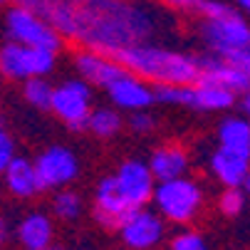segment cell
<instances>
[{
    "instance_id": "21",
    "label": "cell",
    "mask_w": 250,
    "mask_h": 250,
    "mask_svg": "<svg viewBox=\"0 0 250 250\" xmlns=\"http://www.w3.org/2000/svg\"><path fill=\"white\" fill-rule=\"evenodd\" d=\"M221 146L250 156V119L248 117H226L218 126Z\"/></svg>"
},
{
    "instance_id": "22",
    "label": "cell",
    "mask_w": 250,
    "mask_h": 250,
    "mask_svg": "<svg viewBox=\"0 0 250 250\" xmlns=\"http://www.w3.org/2000/svg\"><path fill=\"white\" fill-rule=\"evenodd\" d=\"M122 117L117 109H109V106H97V109H89L87 114V129L99 136V139H112L122 131Z\"/></svg>"
},
{
    "instance_id": "31",
    "label": "cell",
    "mask_w": 250,
    "mask_h": 250,
    "mask_svg": "<svg viewBox=\"0 0 250 250\" xmlns=\"http://www.w3.org/2000/svg\"><path fill=\"white\" fill-rule=\"evenodd\" d=\"M161 3H164L166 8H173V10L186 13V10H198L201 0H161Z\"/></svg>"
},
{
    "instance_id": "16",
    "label": "cell",
    "mask_w": 250,
    "mask_h": 250,
    "mask_svg": "<svg viewBox=\"0 0 250 250\" xmlns=\"http://www.w3.org/2000/svg\"><path fill=\"white\" fill-rule=\"evenodd\" d=\"M235 97L230 89L213 84L206 80H196L186 87V106L196 112H226L235 104Z\"/></svg>"
},
{
    "instance_id": "9",
    "label": "cell",
    "mask_w": 250,
    "mask_h": 250,
    "mask_svg": "<svg viewBox=\"0 0 250 250\" xmlns=\"http://www.w3.org/2000/svg\"><path fill=\"white\" fill-rule=\"evenodd\" d=\"M32 164H35V173H38L40 191L62 188L67 184H72L80 176V161H77L75 151L62 146V144L45 149Z\"/></svg>"
},
{
    "instance_id": "24",
    "label": "cell",
    "mask_w": 250,
    "mask_h": 250,
    "mask_svg": "<svg viewBox=\"0 0 250 250\" xmlns=\"http://www.w3.org/2000/svg\"><path fill=\"white\" fill-rule=\"evenodd\" d=\"M22 97L30 106H35L38 112H50L52 104V84L47 82V77H30L25 80L22 87Z\"/></svg>"
},
{
    "instance_id": "35",
    "label": "cell",
    "mask_w": 250,
    "mask_h": 250,
    "mask_svg": "<svg viewBox=\"0 0 250 250\" xmlns=\"http://www.w3.org/2000/svg\"><path fill=\"white\" fill-rule=\"evenodd\" d=\"M240 188L245 191V196H250V168H248V173L243 176V181H240Z\"/></svg>"
},
{
    "instance_id": "25",
    "label": "cell",
    "mask_w": 250,
    "mask_h": 250,
    "mask_svg": "<svg viewBox=\"0 0 250 250\" xmlns=\"http://www.w3.org/2000/svg\"><path fill=\"white\" fill-rule=\"evenodd\" d=\"M245 191L240 186H226L221 198H218V210L223 213L226 218H238L240 213L245 210Z\"/></svg>"
},
{
    "instance_id": "6",
    "label": "cell",
    "mask_w": 250,
    "mask_h": 250,
    "mask_svg": "<svg viewBox=\"0 0 250 250\" xmlns=\"http://www.w3.org/2000/svg\"><path fill=\"white\" fill-rule=\"evenodd\" d=\"M201 38L206 47L213 55H230L238 47H245L250 40V25L248 18H243L235 8L226 10L223 15L216 18H203L201 22Z\"/></svg>"
},
{
    "instance_id": "10",
    "label": "cell",
    "mask_w": 250,
    "mask_h": 250,
    "mask_svg": "<svg viewBox=\"0 0 250 250\" xmlns=\"http://www.w3.org/2000/svg\"><path fill=\"white\" fill-rule=\"evenodd\" d=\"M114 184H117V191L126 201L129 208H141L151 201L156 178H154L146 161L126 159L119 164V168L114 173Z\"/></svg>"
},
{
    "instance_id": "1",
    "label": "cell",
    "mask_w": 250,
    "mask_h": 250,
    "mask_svg": "<svg viewBox=\"0 0 250 250\" xmlns=\"http://www.w3.org/2000/svg\"><path fill=\"white\" fill-rule=\"evenodd\" d=\"M156 30L159 15L144 0H84L77 5L75 40L109 57L131 45L149 42Z\"/></svg>"
},
{
    "instance_id": "19",
    "label": "cell",
    "mask_w": 250,
    "mask_h": 250,
    "mask_svg": "<svg viewBox=\"0 0 250 250\" xmlns=\"http://www.w3.org/2000/svg\"><path fill=\"white\" fill-rule=\"evenodd\" d=\"M149 168L156 181H168V178L184 176L188 171V151L178 144H164L151 154Z\"/></svg>"
},
{
    "instance_id": "12",
    "label": "cell",
    "mask_w": 250,
    "mask_h": 250,
    "mask_svg": "<svg viewBox=\"0 0 250 250\" xmlns=\"http://www.w3.org/2000/svg\"><path fill=\"white\" fill-rule=\"evenodd\" d=\"M18 5L32 10L38 18H42L47 25H52L62 38L75 40L77 30V3L72 0H15Z\"/></svg>"
},
{
    "instance_id": "23",
    "label": "cell",
    "mask_w": 250,
    "mask_h": 250,
    "mask_svg": "<svg viewBox=\"0 0 250 250\" xmlns=\"http://www.w3.org/2000/svg\"><path fill=\"white\" fill-rule=\"evenodd\" d=\"M82 210H84V203H82V196L77 191H57L52 196V216L69 223V221H77L82 216Z\"/></svg>"
},
{
    "instance_id": "36",
    "label": "cell",
    "mask_w": 250,
    "mask_h": 250,
    "mask_svg": "<svg viewBox=\"0 0 250 250\" xmlns=\"http://www.w3.org/2000/svg\"><path fill=\"white\" fill-rule=\"evenodd\" d=\"M38 250H57L55 245H47V248H38Z\"/></svg>"
},
{
    "instance_id": "13",
    "label": "cell",
    "mask_w": 250,
    "mask_h": 250,
    "mask_svg": "<svg viewBox=\"0 0 250 250\" xmlns=\"http://www.w3.org/2000/svg\"><path fill=\"white\" fill-rule=\"evenodd\" d=\"M75 67L80 77L92 84V87H109L117 77H122L126 69L109 55H102V52H94V50H84L75 57Z\"/></svg>"
},
{
    "instance_id": "39",
    "label": "cell",
    "mask_w": 250,
    "mask_h": 250,
    "mask_svg": "<svg viewBox=\"0 0 250 250\" xmlns=\"http://www.w3.org/2000/svg\"><path fill=\"white\" fill-rule=\"evenodd\" d=\"M0 126H3V117H0Z\"/></svg>"
},
{
    "instance_id": "4",
    "label": "cell",
    "mask_w": 250,
    "mask_h": 250,
    "mask_svg": "<svg viewBox=\"0 0 250 250\" xmlns=\"http://www.w3.org/2000/svg\"><path fill=\"white\" fill-rule=\"evenodd\" d=\"M57 64V52L45 47H30L15 40L0 45V77L25 82L30 77H47Z\"/></svg>"
},
{
    "instance_id": "38",
    "label": "cell",
    "mask_w": 250,
    "mask_h": 250,
    "mask_svg": "<svg viewBox=\"0 0 250 250\" xmlns=\"http://www.w3.org/2000/svg\"><path fill=\"white\" fill-rule=\"evenodd\" d=\"M72 3H77V5H80V3H84V0H72Z\"/></svg>"
},
{
    "instance_id": "32",
    "label": "cell",
    "mask_w": 250,
    "mask_h": 250,
    "mask_svg": "<svg viewBox=\"0 0 250 250\" xmlns=\"http://www.w3.org/2000/svg\"><path fill=\"white\" fill-rule=\"evenodd\" d=\"M10 235H13V228L5 218H0V248H5L10 243Z\"/></svg>"
},
{
    "instance_id": "8",
    "label": "cell",
    "mask_w": 250,
    "mask_h": 250,
    "mask_svg": "<svg viewBox=\"0 0 250 250\" xmlns=\"http://www.w3.org/2000/svg\"><path fill=\"white\" fill-rule=\"evenodd\" d=\"M117 230L122 235V243L129 250H154L161 245V240L166 235L164 218L156 210H149L146 206L131 208Z\"/></svg>"
},
{
    "instance_id": "7",
    "label": "cell",
    "mask_w": 250,
    "mask_h": 250,
    "mask_svg": "<svg viewBox=\"0 0 250 250\" xmlns=\"http://www.w3.org/2000/svg\"><path fill=\"white\" fill-rule=\"evenodd\" d=\"M92 109V84L80 80H64L62 84L52 87V104L50 112L62 119L72 131L87 129V114Z\"/></svg>"
},
{
    "instance_id": "14",
    "label": "cell",
    "mask_w": 250,
    "mask_h": 250,
    "mask_svg": "<svg viewBox=\"0 0 250 250\" xmlns=\"http://www.w3.org/2000/svg\"><path fill=\"white\" fill-rule=\"evenodd\" d=\"M129 210L131 208L126 206V201L117 191L114 176L102 178V181L97 184V191H94V218H97V223H102L104 228L117 230L119 223L126 218Z\"/></svg>"
},
{
    "instance_id": "20",
    "label": "cell",
    "mask_w": 250,
    "mask_h": 250,
    "mask_svg": "<svg viewBox=\"0 0 250 250\" xmlns=\"http://www.w3.org/2000/svg\"><path fill=\"white\" fill-rule=\"evenodd\" d=\"M248 168H250V156H243V154L230 151L226 146H221L210 154V173L223 186H240Z\"/></svg>"
},
{
    "instance_id": "2",
    "label": "cell",
    "mask_w": 250,
    "mask_h": 250,
    "mask_svg": "<svg viewBox=\"0 0 250 250\" xmlns=\"http://www.w3.org/2000/svg\"><path fill=\"white\" fill-rule=\"evenodd\" d=\"M114 60L126 72L154 84H191L198 80V60L154 42H139L119 50Z\"/></svg>"
},
{
    "instance_id": "27",
    "label": "cell",
    "mask_w": 250,
    "mask_h": 250,
    "mask_svg": "<svg viewBox=\"0 0 250 250\" xmlns=\"http://www.w3.org/2000/svg\"><path fill=\"white\" fill-rule=\"evenodd\" d=\"M168 250H210L206 238L196 230H184V233H178L171 238L168 243Z\"/></svg>"
},
{
    "instance_id": "37",
    "label": "cell",
    "mask_w": 250,
    "mask_h": 250,
    "mask_svg": "<svg viewBox=\"0 0 250 250\" xmlns=\"http://www.w3.org/2000/svg\"><path fill=\"white\" fill-rule=\"evenodd\" d=\"M0 3H15V0H0Z\"/></svg>"
},
{
    "instance_id": "3",
    "label": "cell",
    "mask_w": 250,
    "mask_h": 250,
    "mask_svg": "<svg viewBox=\"0 0 250 250\" xmlns=\"http://www.w3.org/2000/svg\"><path fill=\"white\" fill-rule=\"evenodd\" d=\"M151 201L156 203V213L164 221L186 226L203 208V188L198 181L184 173L168 181H156Z\"/></svg>"
},
{
    "instance_id": "28",
    "label": "cell",
    "mask_w": 250,
    "mask_h": 250,
    "mask_svg": "<svg viewBox=\"0 0 250 250\" xmlns=\"http://www.w3.org/2000/svg\"><path fill=\"white\" fill-rule=\"evenodd\" d=\"M129 129H131L134 134L146 136V134H151V131L156 129V117H154L149 109H136V112H131V117H129Z\"/></svg>"
},
{
    "instance_id": "5",
    "label": "cell",
    "mask_w": 250,
    "mask_h": 250,
    "mask_svg": "<svg viewBox=\"0 0 250 250\" xmlns=\"http://www.w3.org/2000/svg\"><path fill=\"white\" fill-rule=\"evenodd\" d=\"M5 32L8 40L30 45V47H45L52 52H60L64 45V38L47 25L42 18H38L32 10L22 8V5H10V10L5 13Z\"/></svg>"
},
{
    "instance_id": "17",
    "label": "cell",
    "mask_w": 250,
    "mask_h": 250,
    "mask_svg": "<svg viewBox=\"0 0 250 250\" xmlns=\"http://www.w3.org/2000/svg\"><path fill=\"white\" fill-rule=\"evenodd\" d=\"M3 176V184H5V191L13 196V198H20V201H30L40 193V184H38V173H35V164L30 159H22V156H15L5 171L0 173Z\"/></svg>"
},
{
    "instance_id": "15",
    "label": "cell",
    "mask_w": 250,
    "mask_h": 250,
    "mask_svg": "<svg viewBox=\"0 0 250 250\" xmlns=\"http://www.w3.org/2000/svg\"><path fill=\"white\" fill-rule=\"evenodd\" d=\"M198 80L221 84L226 89H230L233 94H243L250 84V77L238 69L233 62H228L221 55H210L206 60H198Z\"/></svg>"
},
{
    "instance_id": "11",
    "label": "cell",
    "mask_w": 250,
    "mask_h": 250,
    "mask_svg": "<svg viewBox=\"0 0 250 250\" xmlns=\"http://www.w3.org/2000/svg\"><path fill=\"white\" fill-rule=\"evenodd\" d=\"M104 92L109 94V99H112V104L117 106V109H126V112L149 109V106L156 102L154 89L149 87V82L131 75V72H124L122 77H117L109 87H104Z\"/></svg>"
},
{
    "instance_id": "26",
    "label": "cell",
    "mask_w": 250,
    "mask_h": 250,
    "mask_svg": "<svg viewBox=\"0 0 250 250\" xmlns=\"http://www.w3.org/2000/svg\"><path fill=\"white\" fill-rule=\"evenodd\" d=\"M186 87H188V84H156L154 99L161 102V104L186 106Z\"/></svg>"
},
{
    "instance_id": "18",
    "label": "cell",
    "mask_w": 250,
    "mask_h": 250,
    "mask_svg": "<svg viewBox=\"0 0 250 250\" xmlns=\"http://www.w3.org/2000/svg\"><path fill=\"white\" fill-rule=\"evenodd\" d=\"M15 238L25 250H38V248H47L55 240V223L47 213L32 210L27 216H22V221L15 228Z\"/></svg>"
},
{
    "instance_id": "34",
    "label": "cell",
    "mask_w": 250,
    "mask_h": 250,
    "mask_svg": "<svg viewBox=\"0 0 250 250\" xmlns=\"http://www.w3.org/2000/svg\"><path fill=\"white\" fill-rule=\"evenodd\" d=\"M243 112H245V117L250 119V84H248V89L243 92Z\"/></svg>"
},
{
    "instance_id": "29",
    "label": "cell",
    "mask_w": 250,
    "mask_h": 250,
    "mask_svg": "<svg viewBox=\"0 0 250 250\" xmlns=\"http://www.w3.org/2000/svg\"><path fill=\"white\" fill-rule=\"evenodd\" d=\"M15 159V139L10 136V131H5V126H0V173L5 171V166Z\"/></svg>"
},
{
    "instance_id": "40",
    "label": "cell",
    "mask_w": 250,
    "mask_h": 250,
    "mask_svg": "<svg viewBox=\"0 0 250 250\" xmlns=\"http://www.w3.org/2000/svg\"><path fill=\"white\" fill-rule=\"evenodd\" d=\"M248 47H250V40H248Z\"/></svg>"
},
{
    "instance_id": "33",
    "label": "cell",
    "mask_w": 250,
    "mask_h": 250,
    "mask_svg": "<svg viewBox=\"0 0 250 250\" xmlns=\"http://www.w3.org/2000/svg\"><path fill=\"white\" fill-rule=\"evenodd\" d=\"M235 10L243 18H250V0H235Z\"/></svg>"
},
{
    "instance_id": "30",
    "label": "cell",
    "mask_w": 250,
    "mask_h": 250,
    "mask_svg": "<svg viewBox=\"0 0 250 250\" xmlns=\"http://www.w3.org/2000/svg\"><path fill=\"white\" fill-rule=\"evenodd\" d=\"M226 60H228V62H233L238 69H243V72L250 77V47H248V45H245V47L233 50L230 55H226Z\"/></svg>"
}]
</instances>
